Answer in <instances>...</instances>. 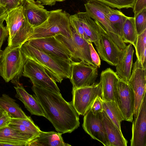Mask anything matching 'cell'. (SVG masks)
<instances>
[{"label":"cell","instance_id":"obj_29","mask_svg":"<svg viewBox=\"0 0 146 146\" xmlns=\"http://www.w3.org/2000/svg\"><path fill=\"white\" fill-rule=\"evenodd\" d=\"M110 7L118 9L133 8L136 0H97Z\"/></svg>","mask_w":146,"mask_h":146},{"label":"cell","instance_id":"obj_3","mask_svg":"<svg viewBox=\"0 0 146 146\" xmlns=\"http://www.w3.org/2000/svg\"><path fill=\"white\" fill-rule=\"evenodd\" d=\"M23 3L8 11L5 18L8 31L7 46L11 49L20 48L27 41L33 29L25 17Z\"/></svg>","mask_w":146,"mask_h":146},{"label":"cell","instance_id":"obj_47","mask_svg":"<svg viewBox=\"0 0 146 146\" xmlns=\"http://www.w3.org/2000/svg\"><path fill=\"white\" fill-rule=\"evenodd\" d=\"M56 1L61 2L65 1V0H55Z\"/></svg>","mask_w":146,"mask_h":146},{"label":"cell","instance_id":"obj_16","mask_svg":"<svg viewBox=\"0 0 146 146\" xmlns=\"http://www.w3.org/2000/svg\"><path fill=\"white\" fill-rule=\"evenodd\" d=\"M131 146H146V95L145 94L132 128Z\"/></svg>","mask_w":146,"mask_h":146},{"label":"cell","instance_id":"obj_11","mask_svg":"<svg viewBox=\"0 0 146 146\" xmlns=\"http://www.w3.org/2000/svg\"><path fill=\"white\" fill-rule=\"evenodd\" d=\"M98 35L99 44L98 52V55L102 60L111 65L115 66L122 58L125 51L117 46L99 23Z\"/></svg>","mask_w":146,"mask_h":146},{"label":"cell","instance_id":"obj_30","mask_svg":"<svg viewBox=\"0 0 146 146\" xmlns=\"http://www.w3.org/2000/svg\"><path fill=\"white\" fill-rule=\"evenodd\" d=\"M134 47L137 59L140 62L145 51L146 50V29L137 35Z\"/></svg>","mask_w":146,"mask_h":146},{"label":"cell","instance_id":"obj_23","mask_svg":"<svg viewBox=\"0 0 146 146\" xmlns=\"http://www.w3.org/2000/svg\"><path fill=\"white\" fill-rule=\"evenodd\" d=\"M79 19L84 31L91 42L94 43L98 52L99 44L98 35L99 22L94 21L86 12H79L75 14Z\"/></svg>","mask_w":146,"mask_h":146},{"label":"cell","instance_id":"obj_31","mask_svg":"<svg viewBox=\"0 0 146 146\" xmlns=\"http://www.w3.org/2000/svg\"><path fill=\"white\" fill-rule=\"evenodd\" d=\"M135 25L137 35L146 29V8L134 16Z\"/></svg>","mask_w":146,"mask_h":146},{"label":"cell","instance_id":"obj_37","mask_svg":"<svg viewBox=\"0 0 146 146\" xmlns=\"http://www.w3.org/2000/svg\"><path fill=\"white\" fill-rule=\"evenodd\" d=\"M11 118L7 112L3 110L0 115V129L8 126L11 123Z\"/></svg>","mask_w":146,"mask_h":146},{"label":"cell","instance_id":"obj_36","mask_svg":"<svg viewBox=\"0 0 146 146\" xmlns=\"http://www.w3.org/2000/svg\"><path fill=\"white\" fill-rule=\"evenodd\" d=\"M88 45L90 57L92 61L99 68L101 65L99 56L94 47L92 42H89Z\"/></svg>","mask_w":146,"mask_h":146},{"label":"cell","instance_id":"obj_28","mask_svg":"<svg viewBox=\"0 0 146 146\" xmlns=\"http://www.w3.org/2000/svg\"><path fill=\"white\" fill-rule=\"evenodd\" d=\"M137 36L134 18L128 17L123 26L122 39L125 43L131 44L135 47Z\"/></svg>","mask_w":146,"mask_h":146},{"label":"cell","instance_id":"obj_19","mask_svg":"<svg viewBox=\"0 0 146 146\" xmlns=\"http://www.w3.org/2000/svg\"><path fill=\"white\" fill-rule=\"evenodd\" d=\"M62 135L54 131H40L38 135L29 141L26 146H71L64 142Z\"/></svg>","mask_w":146,"mask_h":146},{"label":"cell","instance_id":"obj_4","mask_svg":"<svg viewBox=\"0 0 146 146\" xmlns=\"http://www.w3.org/2000/svg\"><path fill=\"white\" fill-rule=\"evenodd\" d=\"M68 13L62 9L50 11L47 20L39 26L33 28L30 40L60 35L67 38L72 36L70 16Z\"/></svg>","mask_w":146,"mask_h":146},{"label":"cell","instance_id":"obj_10","mask_svg":"<svg viewBox=\"0 0 146 146\" xmlns=\"http://www.w3.org/2000/svg\"><path fill=\"white\" fill-rule=\"evenodd\" d=\"M146 69L137 59L134 63L132 72L127 83L130 87L133 99V115L136 117L146 92Z\"/></svg>","mask_w":146,"mask_h":146},{"label":"cell","instance_id":"obj_38","mask_svg":"<svg viewBox=\"0 0 146 146\" xmlns=\"http://www.w3.org/2000/svg\"><path fill=\"white\" fill-rule=\"evenodd\" d=\"M4 20L0 21V49L3 42L8 36V31L6 26H4L3 22Z\"/></svg>","mask_w":146,"mask_h":146},{"label":"cell","instance_id":"obj_41","mask_svg":"<svg viewBox=\"0 0 146 146\" xmlns=\"http://www.w3.org/2000/svg\"><path fill=\"white\" fill-rule=\"evenodd\" d=\"M25 146V145L24 144L20 142H13L0 140V146Z\"/></svg>","mask_w":146,"mask_h":146},{"label":"cell","instance_id":"obj_32","mask_svg":"<svg viewBox=\"0 0 146 146\" xmlns=\"http://www.w3.org/2000/svg\"><path fill=\"white\" fill-rule=\"evenodd\" d=\"M70 25L83 38L88 42H91L90 38L85 33L81 24L76 14L70 16Z\"/></svg>","mask_w":146,"mask_h":146},{"label":"cell","instance_id":"obj_26","mask_svg":"<svg viewBox=\"0 0 146 146\" xmlns=\"http://www.w3.org/2000/svg\"><path fill=\"white\" fill-rule=\"evenodd\" d=\"M106 15L113 29L122 39L123 26L128 17L120 11L113 9L109 6Z\"/></svg>","mask_w":146,"mask_h":146},{"label":"cell","instance_id":"obj_8","mask_svg":"<svg viewBox=\"0 0 146 146\" xmlns=\"http://www.w3.org/2000/svg\"><path fill=\"white\" fill-rule=\"evenodd\" d=\"M72 100L71 102L77 112L84 115L90 109L96 98H102V82L92 86L78 88H72Z\"/></svg>","mask_w":146,"mask_h":146},{"label":"cell","instance_id":"obj_45","mask_svg":"<svg viewBox=\"0 0 146 146\" xmlns=\"http://www.w3.org/2000/svg\"><path fill=\"white\" fill-rule=\"evenodd\" d=\"M7 3V0H0V5L6 7Z\"/></svg>","mask_w":146,"mask_h":146},{"label":"cell","instance_id":"obj_17","mask_svg":"<svg viewBox=\"0 0 146 146\" xmlns=\"http://www.w3.org/2000/svg\"><path fill=\"white\" fill-rule=\"evenodd\" d=\"M40 2L35 0H24V14L29 23L33 28L41 25L47 19L50 11L44 8Z\"/></svg>","mask_w":146,"mask_h":146},{"label":"cell","instance_id":"obj_15","mask_svg":"<svg viewBox=\"0 0 146 146\" xmlns=\"http://www.w3.org/2000/svg\"><path fill=\"white\" fill-rule=\"evenodd\" d=\"M115 101L120 110L124 120L132 122L134 102L131 90L128 84L120 79L115 93Z\"/></svg>","mask_w":146,"mask_h":146},{"label":"cell","instance_id":"obj_40","mask_svg":"<svg viewBox=\"0 0 146 146\" xmlns=\"http://www.w3.org/2000/svg\"><path fill=\"white\" fill-rule=\"evenodd\" d=\"M24 0H7L6 8L8 12L10 10L24 3Z\"/></svg>","mask_w":146,"mask_h":146},{"label":"cell","instance_id":"obj_35","mask_svg":"<svg viewBox=\"0 0 146 146\" xmlns=\"http://www.w3.org/2000/svg\"><path fill=\"white\" fill-rule=\"evenodd\" d=\"M90 109L94 114L102 112L103 108L102 100L101 97L98 96L96 98Z\"/></svg>","mask_w":146,"mask_h":146},{"label":"cell","instance_id":"obj_21","mask_svg":"<svg viewBox=\"0 0 146 146\" xmlns=\"http://www.w3.org/2000/svg\"><path fill=\"white\" fill-rule=\"evenodd\" d=\"M14 88L16 92L15 97L21 101L32 115L44 117L40 104L34 96L29 94L19 83Z\"/></svg>","mask_w":146,"mask_h":146},{"label":"cell","instance_id":"obj_42","mask_svg":"<svg viewBox=\"0 0 146 146\" xmlns=\"http://www.w3.org/2000/svg\"><path fill=\"white\" fill-rule=\"evenodd\" d=\"M8 11L5 7L3 6L0 5V21L4 20L6 16Z\"/></svg>","mask_w":146,"mask_h":146},{"label":"cell","instance_id":"obj_43","mask_svg":"<svg viewBox=\"0 0 146 146\" xmlns=\"http://www.w3.org/2000/svg\"><path fill=\"white\" fill-rule=\"evenodd\" d=\"M41 3L43 5L52 6L54 5L56 2L55 0H36Z\"/></svg>","mask_w":146,"mask_h":146},{"label":"cell","instance_id":"obj_14","mask_svg":"<svg viewBox=\"0 0 146 146\" xmlns=\"http://www.w3.org/2000/svg\"><path fill=\"white\" fill-rule=\"evenodd\" d=\"M82 127L93 139L105 146H110L103 123L102 112L94 114L90 109L84 115Z\"/></svg>","mask_w":146,"mask_h":146},{"label":"cell","instance_id":"obj_18","mask_svg":"<svg viewBox=\"0 0 146 146\" xmlns=\"http://www.w3.org/2000/svg\"><path fill=\"white\" fill-rule=\"evenodd\" d=\"M120 78L115 72L110 68L102 71L100 74L102 100L115 101V93Z\"/></svg>","mask_w":146,"mask_h":146},{"label":"cell","instance_id":"obj_9","mask_svg":"<svg viewBox=\"0 0 146 146\" xmlns=\"http://www.w3.org/2000/svg\"><path fill=\"white\" fill-rule=\"evenodd\" d=\"M22 76L29 78L33 85H38L61 95L55 81L41 65L27 59L24 66Z\"/></svg>","mask_w":146,"mask_h":146},{"label":"cell","instance_id":"obj_44","mask_svg":"<svg viewBox=\"0 0 146 146\" xmlns=\"http://www.w3.org/2000/svg\"><path fill=\"white\" fill-rule=\"evenodd\" d=\"M140 62L143 67L146 69V50L145 51Z\"/></svg>","mask_w":146,"mask_h":146},{"label":"cell","instance_id":"obj_39","mask_svg":"<svg viewBox=\"0 0 146 146\" xmlns=\"http://www.w3.org/2000/svg\"><path fill=\"white\" fill-rule=\"evenodd\" d=\"M146 8V0H136L133 8L134 16L143 9Z\"/></svg>","mask_w":146,"mask_h":146},{"label":"cell","instance_id":"obj_34","mask_svg":"<svg viewBox=\"0 0 146 146\" xmlns=\"http://www.w3.org/2000/svg\"><path fill=\"white\" fill-rule=\"evenodd\" d=\"M10 123L21 124L36 132L41 131L39 127L35 125L30 117L27 119L11 118Z\"/></svg>","mask_w":146,"mask_h":146},{"label":"cell","instance_id":"obj_20","mask_svg":"<svg viewBox=\"0 0 146 146\" xmlns=\"http://www.w3.org/2000/svg\"><path fill=\"white\" fill-rule=\"evenodd\" d=\"M103 123L110 146H127V141L103 110Z\"/></svg>","mask_w":146,"mask_h":146},{"label":"cell","instance_id":"obj_49","mask_svg":"<svg viewBox=\"0 0 146 146\" xmlns=\"http://www.w3.org/2000/svg\"><path fill=\"white\" fill-rule=\"evenodd\" d=\"M2 110L0 108V111H1Z\"/></svg>","mask_w":146,"mask_h":146},{"label":"cell","instance_id":"obj_6","mask_svg":"<svg viewBox=\"0 0 146 146\" xmlns=\"http://www.w3.org/2000/svg\"><path fill=\"white\" fill-rule=\"evenodd\" d=\"M84 6L86 12L89 16L99 22L117 46L125 51L126 43L113 29L106 15L108 6L97 0H88Z\"/></svg>","mask_w":146,"mask_h":146},{"label":"cell","instance_id":"obj_24","mask_svg":"<svg viewBox=\"0 0 146 146\" xmlns=\"http://www.w3.org/2000/svg\"><path fill=\"white\" fill-rule=\"evenodd\" d=\"M0 108L6 111L13 118L27 119V116L16 100L4 94L0 97Z\"/></svg>","mask_w":146,"mask_h":146},{"label":"cell","instance_id":"obj_12","mask_svg":"<svg viewBox=\"0 0 146 146\" xmlns=\"http://www.w3.org/2000/svg\"><path fill=\"white\" fill-rule=\"evenodd\" d=\"M70 79L75 88L88 86L96 84L98 76V67L86 64L82 61L71 62Z\"/></svg>","mask_w":146,"mask_h":146},{"label":"cell","instance_id":"obj_33","mask_svg":"<svg viewBox=\"0 0 146 146\" xmlns=\"http://www.w3.org/2000/svg\"><path fill=\"white\" fill-rule=\"evenodd\" d=\"M9 125L25 134L31 139L38 135L40 132L33 130L21 124L10 123Z\"/></svg>","mask_w":146,"mask_h":146},{"label":"cell","instance_id":"obj_46","mask_svg":"<svg viewBox=\"0 0 146 146\" xmlns=\"http://www.w3.org/2000/svg\"><path fill=\"white\" fill-rule=\"evenodd\" d=\"M3 51L1 49H0V60L1 59Z\"/></svg>","mask_w":146,"mask_h":146},{"label":"cell","instance_id":"obj_25","mask_svg":"<svg viewBox=\"0 0 146 146\" xmlns=\"http://www.w3.org/2000/svg\"><path fill=\"white\" fill-rule=\"evenodd\" d=\"M31 139L25 134L9 125L0 129V140L21 143L26 146Z\"/></svg>","mask_w":146,"mask_h":146},{"label":"cell","instance_id":"obj_2","mask_svg":"<svg viewBox=\"0 0 146 146\" xmlns=\"http://www.w3.org/2000/svg\"><path fill=\"white\" fill-rule=\"evenodd\" d=\"M20 48L27 60H33L42 66L56 82L61 83L64 79H70L71 62L46 54L27 42Z\"/></svg>","mask_w":146,"mask_h":146},{"label":"cell","instance_id":"obj_27","mask_svg":"<svg viewBox=\"0 0 146 146\" xmlns=\"http://www.w3.org/2000/svg\"><path fill=\"white\" fill-rule=\"evenodd\" d=\"M103 110L108 116L121 131V123L124 120L123 115L115 101H107L102 100Z\"/></svg>","mask_w":146,"mask_h":146},{"label":"cell","instance_id":"obj_5","mask_svg":"<svg viewBox=\"0 0 146 146\" xmlns=\"http://www.w3.org/2000/svg\"><path fill=\"white\" fill-rule=\"evenodd\" d=\"M27 60L20 48L11 49L7 46L0 60V76L6 82L11 81L17 85Z\"/></svg>","mask_w":146,"mask_h":146},{"label":"cell","instance_id":"obj_13","mask_svg":"<svg viewBox=\"0 0 146 146\" xmlns=\"http://www.w3.org/2000/svg\"><path fill=\"white\" fill-rule=\"evenodd\" d=\"M26 42L46 54L71 62L73 61L70 51L55 36L35 39Z\"/></svg>","mask_w":146,"mask_h":146},{"label":"cell","instance_id":"obj_7","mask_svg":"<svg viewBox=\"0 0 146 146\" xmlns=\"http://www.w3.org/2000/svg\"><path fill=\"white\" fill-rule=\"evenodd\" d=\"M72 36L66 38L60 35L55 36L62 42L71 53L73 58L85 64L97 66L92 62L90 53L88 41L82 38L72 26Z\"/></svg>","mask_w":146,"mask_h":146},{"label":"cell","instance_id":"obj_1","mask_svg":"<svg viewBox=\"0 0 146 146\" xmlns=\"http://www.w3.org/2000/svg\"><path fill=\"white\" fill-rule=\"evenodd\" d=\"M32 89L44 117L50 121L58 132L70 133L79 126V115L71 102L66 101L61 94L40 86L33 85Z\"/></svg>","mask_w":146,"mask_h":146},{"label":"cell","instance_id":"obj_48","mask_svg":"<svg viewBox=\"0 0 146 146\" xmlns=\"http://www.w3.org/2000/svg\"><path fill=\"white\" fill-rule=\"evenodd\" d=\"M3 111V110H2L1 111H0V115H1V114L2 113Z\"/></svg>","mask_w":146,"mask_h":146},{"label":"cell","instance_id":"obj_22","mask_svg":"<svg viewBox=\"0 0 146 146\" xmlns=\"http://www.w3.org/2000/svg\"><path fill=\"white\" fill-rule=\"evenodd\" d=\"M134 52L132 44L127 46L123 56L115 66V72L119 78L127 83L131 74Z\"/></svg>","mask_w":146,"mask_h":146}]
</instances>
